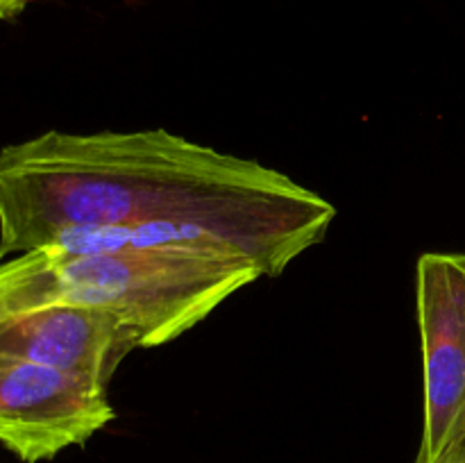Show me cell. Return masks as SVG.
I'll return each mask as SVG.
<instances>
[{"label": "cell", "mask_w": 465, "mask_h": 463, "mask_svg": "<svg viewBox=\"0 0 465 463\" xmlns=\"http://www.w3.org/2000/svg\"><path fill=\"white\" fill-rule=\"evenodd\" d=\"M334 218L325 195L286 172L163 127L50 130L0 150V259L73 227H207L277 277Z\"/></svg>", "instance_id": "obj_1"}, {"label": "cell", "mask_w": 465, "mask_h": 463, "mask_svg": "<svg viewBox=\"0 0 465 463\" xmlns=\"http://www.w3.org/2000/svg\"><path fill=\"white\" fill-rule=\"evenodd\" d=\"M259 277L252 259L227 250L39 248L0 259V320L54 304L107 309L139 327L143 348H159Z\"/></svg>", "instance_id": "obj_2"}, {"label": "cell", "mask_w": 465, "mask_h": 463, "mask_svg": "<svg viewBox=\"0 0 465 463\" xmlns=\"http://www.w3.org/2000/svg\"><path fill=\"white\" fill-rule=\"evenodd\" d=\"M425 416L416 463L465 449V252H422L416 263Z\"/></svg>", "instance_id": "obj_3"}, {"label": "cell", "mask_w": 465, "mask_h": 463, "mask_svg": "<svg viewBox=\"0 0 465 463\" xmlns=\"http://www.w3.org/2000/svg\"><path fill=\"white\" fill-rule=\"evenodd\" d=\"M116 418L107 386L0 354V445L23 463L84 445Z\"/></svg>", "instance_id": "obj_4"}, {"label": "cell", "mask_w": 465, "mask_h": 463, "mask_svg": "<svg viewBox=\"0 0 465 463\" xmlns=\"http://www.w3.org/2000/svg\"><path fill=\"white\" fill-rule=\"evenodd\" d=\"M136 348H143L139 327L107 309L54 304L0 320V354L91 377L103 386Z\"/></svg>", "instance_id": "obj_5"}, {"label": "cell", "mask_w": 465, "mask_h": 463, "mask_svg": "<svg viewBox=\"0 0 465 463\" xmlns=\"http://www.w3.org/2000/svg\"><path fill=\"white\" fill-rule=\"evenodd\" d=\"M23 9V5L18 0H0V18H9L14 14H18Z\"/></svg>", "instance_id": "obj_6"}, {"label": "cell", "mask_w": 465, "mask_h": 463, "mask_svg": "<svg viewBox=\"0 0 465 463\" xmlns=\"http://www.w3.org/2000/svg\"><path fill=\"white\" fill-rule=\"evenodd\" d=\"M445 463H465V449L461 454H457V457H452L450 461H445Z\"/></svg>", "instance_id": "obj_7"}, {"label": "cell", "mask_w": 465, "mask_h": 463, "mask_svg": "<svg viewBox=\"0 0 465 463\" xmlns=\"http://www.w3.org/2000/svg\"><path fill=\"white\" fill-rule=\"evenodd\" d=\"M18 3H21V5H23V7H25V5H27V0H18Z\"/></svg>", "instance_id": "obj_8"}]
</instances>
